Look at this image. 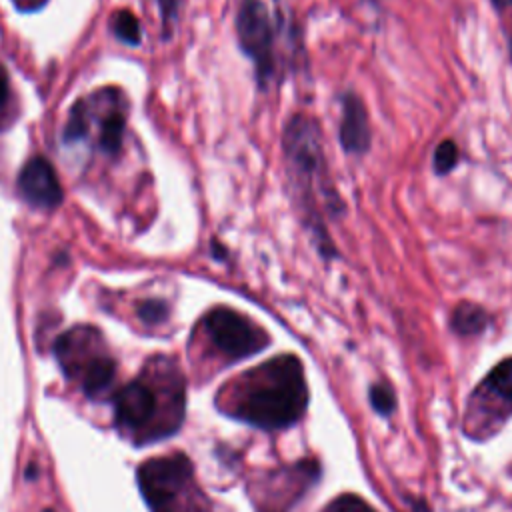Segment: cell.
Wrapping results in <instances>:
<instances>
[{"label":"cell","mask_w":512,"mask_h":512,"mask_svg":"<svg viewBox=\"0 0 512 512\" xmlns=\"http://www.w3.org/2000/svg\"><path fill=\"white\" fill-rule=\"evenodd\" d=\"M224 410L264 430H280L300 420L308 404V386L300 358L282 354L256 366L234 382Z\"/></svg>","instance_id":"obj_1"},{"label":"cell","mask_w":512,"mask_h":512,"mask_svg":"<svg viewBox=\"0 0 512 512\" xmlns=\"http://www.w3.org/2000/svg\"><path fill=\"white\" fill-rule=\"evenodd\" d=\"M288 180L296 192L298 206L310 218L316 232L322 230V212H342L340 196L330 182L322 150V132L314 118L294 116L282 136Z\"/></svg>","instance_id":"obj_2"},{"label":"cell","mask_w":512,"mask_h":512,"mask_svg":"<svg viewBox=\"0 0 512 512\" xmlns=\"http://www.w3.org/2000/svg\"><path fill=\"white\" fill-rule=\"evenodd\" d=\"M54 354L68 378H76L80 388L90 398H102L116 376V362L106 354L100 332L92 326H74L64 332Z\"/></svg>","instance_id":"obj_3"},{"label":"cell","mask_w":512,"mask_h":512,"mask_svg":"<svg viewBox=\"0 0 512 512\" xmlns=\"http://www.w3.org/2000/svg\"><path fill=\"white\" fill-rule=\"evenodd\" d=\"M126 128V100L120 90L104 88L78 100L64 126V142H82L96 130L94 142L104 154H118Z\"/></svg>","instance_id":"obj_4"},{"label":"cell","mask_w":512,"mask_h":512,"mask_svg":"<svg viewBox=\"0 0 512 512\" xmlns=\"http://www.w3.org/2000/svg\"><path fill=\"white\" fill-rule=\"evenodd\" d=\"M136 478L152 512H184L188 502L202 496L194 486L192 462L184 454L146 460L140 464Z\"/></svg>","instance_id":"obj_5"},{"label":"cell","mask_w":512,"mask_h":512,"mask_svg":"<svg viewBox=\"0 0 512 512\" xmlns=\"http://www.w3.org/2000/svg\"><path fill=\"white\" fill-rule=\"evenodd\" d=\"M204 332L218 352L228 356L230 360H240L252 356L268 346L270 338L266 330L254 324L244 314L218 306L212 308L202 320Z\"/></svg>","instance_id":"obj_6"},{"label":"cell","mask_w":512,"mask_h":512,"mask_svg":"<svg viewBox=\"0 0 512 512\" xmlns=\"http://www.w3.org/2000/svg\"><path fill=\"white\" fill-rule=\"evenodd\" d=\"M236 36L244 54L254 62L260 84L276 70V30L262 0H242L236 14Z\"/></svg>","instance_id":"obj_7"},{"label":"cell","mask_w":512,"mask_h":512,"mask_svg":"<svg viewBox=\"0 0 512 512\" xmlns=\"http://www.w3.org/2000/svg\"><path fill=\"white\" fill-rule=\"evenodd\" d=\"M156 392L144 380H132L114 396L116 424L128 432H142L156 414Z\"/></svg>","instance_id":"obj_8"},{"label":"cell","mask_w":512,"mask_h":512,"mask_svg":"<svg viewBox=\"0 0 512 512\" xmlns=\"http://www.w3.org/2000/svg\"><path fill=\"white\" fill-rule=\"evenodd\" d=\"M18 190L22 198L36 208H54L62 202L58 176L52 164L42 156H34L24 164L18 176Z\"/></svg>","instance_id":"obj_9"},{"label":"cell","mask_w":512,"mask_h":512,"mask_svg":"<svg viewBox=\"0 0 512 512\" xmlns=\"http://www.w3.org/2000/svg\"><path fill=\"white\" fill-rule=\"evenodd\" d=\"M340 144L348 154H364L370 148V122L364 102L348 92L342 100Z\"/></svg>","instance_id":"obj_10"},{"label":"cell","mask_w":512,"mask_h":512,"mask_svg":"<svg viewBox=\"0 0 512 512\" xmlns=\"http://www.w3.org/2000/svg\"><path fill=\"white\" fill-rule=\"evenodd\" d=\"M474 398H490L492 404H504V410L508 414L512 412V358H506L492 368V372L486 376Z\"/></svg>","instance_id":"obj_11"},{"label":"cell","mask_w":512,"mask_h":512,"mask_svg":"<svg viewBox=\"0 0 512 512\" xmlns=\"http://www.w3.org/2000/svg\"><path fill=\"white\" fill-rule=\"evenodd\" d=\"M486 324H488V314L478 304L460 302L452 312V328L462 336L478 334L486 328Z\"/></svg>","instance_id":"obj_12"},{"label":"cell","mask_w":512,"mask_h":512,"mask_svg":"<svg viewBox=\"0 0 512 512\" xmlns=\"http://www.w3.org/2000/svg\"><path fill=\"white\" fill-rule=\"evenodd\" d=\"M112 30L114 36L130 46H136L140 42V26H138V18L128 12V10H120L114 14L112 18Z\"/></svg>","instance_id":"obj_13"},{"label":"cell","mask_w":512,"mask_h":512,"mask_svg":"<svg viewBox=\"0 0 512 512\" xmlns=\"http://www.w3.org/2000/svg\"><path fill=\"white\" fill-rule=\"evenodd\" d=\"M458 162V148L452 140H444L436 146L434 150V158H432V164H434V170L438 174H448Z\"/></svg>","instance_id":"obj_14"},{"label":"cell","mask_w":512,"mask_h":512,"mask_svg":"<svg viewBox=\"0 0 512 512\" xmlns=\"http://www.w3.org/2000/svg\"><path fill=\"white\" fill-rule=\"evenodd\" d=\"M370 404H372V408L378 412V414H382V416H388L392 410H394V406H396V400H394V392H392V388H388L386 384H374L372 388H370Z\"/></svg>","instance_id":"obj_15"},{"label":"cell","mask_w":512,"mask_h":512,"mask_svg":"<svg viewBox=\"0 0 512 512\" xmlns=\"http://www.w3.org/2000/svg\"><path fill=\"white\" fill-rule=\"evenodd\" d=\"M322 512H376V510L354 494H342L336 500H332Z\"/></svg>","instance_id":"obj_16"},{"label":"cell","mask_w":512,"mask_h":512,"mask_svg":"<svg viewBox=\"0 0 512 512\" xmlns=\"http://www.w3.org/2000/svg\"><path fill=\"white\" fill-rule=\"evenodd\" d=\"M138 316L146 324H158L168 316V306L162 300H144L138 306Z\"/></svg>","instance_id":"obj_17"},{"label":"cell","mask_w":512,"mask_h":512,"mask_svg":"<svg viewBox=\"0 0 512 512\" xmlns=\"http://www.w3.org/2000/svg\"><path fill=\"white\" fill-rule=\"evenodd\" d=\"M10 100H12L10 80H8L6 70L0 66V128L6 124L8 110H10Z\"/></svg>","instance_id":"obj_18"},{"label":"cell","mask_w":512,"mask_h":512,"mask_svg":"<svg viewBox=\"0 0 512 512\" xmlns=\"http://www.w3.org/2000/svg\"><path fill=\"white\" fill-rule=\"evenodd\" d=\"M160 2V10H162V18H164V24L168 26L170 18L174 16L176 12V0H158Z\"/></svg>","instance_id":"obj_19"},{"label":"cell","mask_w":512,"mask_h":512,"mask_svg":"<svg viewBox=\"0 0 512 512\" xmlns=\"http://www.w3.org/2000/svg\"><path fill=\"white\" fill-rule=\"evenodd\" d=\"M16 4V8L20 10H36L40 6L46 4V0H12Z\"/></svg>","instance_id":"obj_20"},{"label":"cell","mask_w":512,"mask_h":512,"mask_svg":"<svg viewBox=\"0 0 512 512\" xmlns=\"http://www.w3.org/2000/svg\"><path fill=\"white\" fill-rule=\"evenodd\" d=\"M496 6H512V0H492Z\"/></svg>","instance_id":"obj_21"},{"label":"cell","mask_w":512,"mask_h":512,"mask_svg":"<svg viewBox=\"0 0 512 512\" xmlns=\"http://www.w3.org/2000/svg\"><path fill=\"white\" fill-rule=\"evenodd\" d=\"M30 476H36V466H30V468L26 470V478H30Z\"/></svg>","instance_id":"obj_22"},{"label":"cell","mask_w":512,"mask_h":512,"mask_svg":"<svg viewBox=\"0 0 512 512\" xmlns=\"http://www.w3.org/2000/svg\"><path fill=\"white\" fill-rule=\"evenodd\" d=\"M42 512H54V510H50V508H46V510H42Z\"/></svg>","instance_id":"obj_23"}]
</instances>
